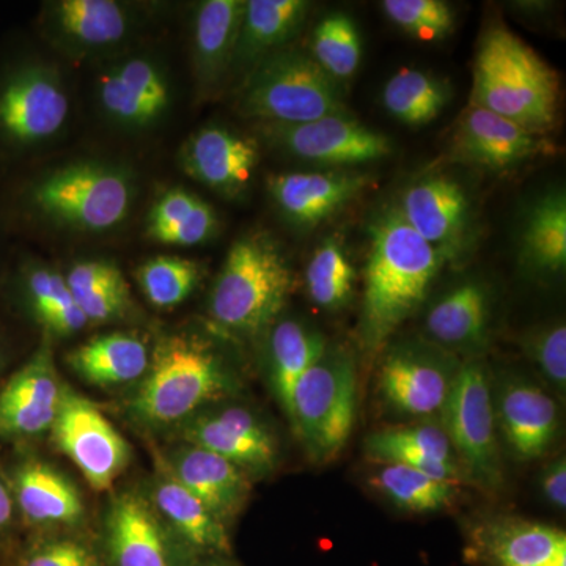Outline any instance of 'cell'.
I'll list each match as a JSON object with an SVG mask.
<instances>
[{"label": "cell", "instance_id": "obj_1", "mask_svg": "<svg viewBox=\"0 0 566 566\" xmlns=\"http://www.w3.org/2000/svg\"><path fill=\"white\" fill-rule=\"evenodd\" d=\"M368 233L360 331L365 346L376 352L422 305L447 260L406 223L398 207L378 214Z\"/></svg>", "mask_w": 566, "mask_h": 566}, {"label": "cell", "instance_id": "obj_2", "mask_svg": "<svg viewBox=\"0 0 566 566\" xmlns=\"http://www.w3.org/2000/svg\"><path fill=\"white\" fill-rule=\"evenodd\" d=\"M558 102L556 70L504 25L488 29L475 55L472 106L545 136L556 125Z\"/></svg>", "mask_w": 566, "mask_h": 566}, {"label": "cell", "instance_id": "obj_3", "mask_svg": "<svg viewBox=\"0 0 566 566\" xmlns=\"http://www.w3.org/2000/svg\"><path fill=\"white\" fill-rule=\"evenodd\" d=\"M226 365L197 338L170 335L156 345L133 415L151 424L180 422L200 406L233 392Z\"/></svg>", "mask_w": 566, "mask_h": 566}, {"label": "cell", "instance_id": "obj_4", "mask_svg": "<svg viewBox=\"0 0 566 566\" xmlns=\"http://www.w3.org/2000/svg\"><path fill=\"white\" fill-rule=\"evenodd\" d=\"M292 270L270 238L252 234L230 249L212 289V318L227 329L259 334L281 315L292 293Z\"/></svg>", "mask_w": 566, "mask_h": 566}, {"label": "cell", "instance_id": "obj_5", "mask_svg": "<svg viewBox=\"0 0 566 566\" xmlns=\"http://www.w3.org/2000/svg\"><path fill=\"white\" fill-rule=\"evenodd\" d=\"M240 109L268 125H300L346 114L337 82L300 51L275 52L256 63L241 92Z\"/></svg>", "mask_w": 566, "mask_h": 566}, {"label": "cell", "instance_id": "obj_6", "mask_svg": "<svg viewBox=\"0 0 566 566\" xmlns=\"http://www.w3.org/2000/svg\"><path fill=\"white\" fill-rule=\"evenodd\" d=\"M357 381L353 360L326 349L293 390L290 420L314 460L324 463L344 449L356 417Z\"/></svg>", "mask_w": 566, "mask_h": 566}, {"label": "cell", "instance_id": "obj_7", "mask_svg": "<svg viewBox=\"0 0 566 566\" xmlns=\"http://www.w3.org/2000/svg\"><path fill=\"white\" fill-rule=\"evenodd\" d=\"M132 199L128 178L96 164H76L59 170L33 191V202L44 214L95 232L120 223L128 214Z\"/></svg>", "mask_w": 566, "mask_h": 566}, {"label": "cell", "instance_id": "obj_8", "mask_svg": "<svg viewBox=\"0 0 566 566\" xmlns=\"http://www.w3.org/2000/svg\"><path fill=\"white\" fill-rule=\"evenodd\" d=\"M51 431L59 449L95 490H109L129 463L132 449L125 438L92 401L65 385Z\"/></svg>", "mask_w": 566, "mask_h": 566}, {"label": "cell", "instance_id": "obj_9", "mask_svg": "<svg viewBox=\"0 0 566 566\" xmlns=\"http://www.w3.org/2000/svg\"><path fill=\"white\" fill-rule=\"evenodd\" d=\"M442 415L450 446L463 458L469 474L483 485H497L501 468L495 447L494 403L482 364L458 367Z\"/></svg>", "mask_w": 566, "mask_h": 566}, {"label": "cell", "instance_id": "obj_10", "mask_svg": "<svg viewBox=\"0 0 566 566\" xmlns=\"http://www.w3.org/2000/svg\"><path fill=\"white\" fill-rule=\"evenodd\" d=\"M103 566H191L189 549L147 499L123 493L112 501L104 526Z\"/></svg>", "mask_w": 566, "mask_h": 566}, {"label": "cell", "instance_id": "obj_11", "mask_svg": "<svg viewBox=\"0 0 566 566\" xmlns=\"http://www.w3.org/2000/svg\"><path fill=\"white\" fill-rule=\"evenodd\" d=\"M264 133L283 151L322 166H357L379 161L392 150L385 134L354 120L329 115L300 125H266Z\"/></svg>", "mask_w": 566, "mask_h": 566}, {"label": "cell", "instance_id": "obj_12", "mask_svg": "<svg viewBox=\"0 0 566 566\" xmlns=\"http://www.w3.org/2000/svg\"><path fill=\"white\" fill-rule=\"evenodd\" d=\"M62 386L50 344L44 342L0 387V439L33 438L51 431Z\"/></svg>", "mask_w": 566, "mask_h": 566}, {"label": "cell", "instance_id": "obj_13", "mask_svg": "<svg viewBox=\"0 0 566 566\" xmlns=\"http://www.w3.org/2000/svg\"><path fill=\"white\" fill-rule=\"evenodd\" d=\"M406 223L446 260L463 251L471 222L464 189L444 175L420 178L406 189L398 205Z\"/></svg>", "mask_w": 566, "mask_h": 566}, {"label": "cell", "instance_id": "obj_14", "mask_svg": "<svg viewBox=\"0 0 566 566\" xmlns=\"http://www.w3.org/2000/svg\"><path fill=\"white\" fill-rule=\"evenodd\" d=\"M457 370L431 349L401 346L387 354L378 385L397 411L431 416L444 408Z\"/></svg>", "mask_w": 566, "mask_h": 566}, {"label": "cell", "instance_id": "obj_15", "mask_svg": "<svg viewBox=\"0 0 566 566\" xmlns=\"http://www.w3.org/2000/svg\"><path fill=\"white\" fill-rule=\"evenodd\" d=\"M69 99L51 74L24 70L0 88V132L18 142L46 139L62 128Z\"/></svg>", "mask_w": 566, "mask_h": 566}, {"label": "cell", "instance_id": "obj_16", "mask_svg": "<svg viewBox=\"0 0 566 566\" xmlns=\"http://www.w3.org/2000/svg\"><path fill=\"white\" fill-rule=\"evenodd\" d=\"M455 148L464 161L504 170L543 155L549 144L517 123L471 104L458 126Z\"/></svg>", "mask_w": 566, "mask_h": 566}, {"label": "cell", "instance_id": "obj_17", "mask_svg": "<svg viewBox=\"0 0 566 566\" xmlns=\"http://www.w3.org/2000/svg\"><path fill=\"white\" fill-rule=\"evenodd\" d=\"M370 177L353 172H296L270 178L279 210L300 227H315L342 210L370 185Z\"/></svg>", "mask_w": 566, "mask_h": 566}, {"label": "cell", "instance_id": "obj_18", "mask_svg": "<svg viewBox=\"0 0 566 566\" xmlns=\"http://www.w3.org/2000/svg\"><path fill=\"white\" fill-rule=\"evenodd\" d=\"M186 439L249 471H270L277 458L273 436L251 412L241 408L197 417L186 428Z\"/></svg>", "mask_w": 566, "mask_h": 566}, {"label": "cell", "instance_id": "obj_19", "mask_svg": "<svg viewBox=\"0 0 566 566\" xmlns=\"http://www.w3.org/2000/svg\"><path fill=\"white\" fill-rule=\"evenodd\" d=\"M252 140L221 126L193 134L182 150V166L192 178L223 193L243 191L259 163Z\"/></svg>", "mask_w": 566, "mask_h": 566}, {"label": "cell", "instance_id": "obj_20", "mask_svg": "<svg viewBox=\"0 0 566 566\" xmlns=\"http://www.w3.org/2000/svg\"><path fill=\"white\" fill-rule=\"evenodd\" d=\"M495 409L506 442L517 457H542L556 439L557 406L531 382L521 379L504 382Z\"/></svg>", "mask_w": 566, "mask_h": 566}, {"label": "cell", "instance_id": "obj_21", "mask_svg": "<svg viewBox=\"0 0 566 566\" xmlns=\"http://www.w3.org/2000/svg\"><path fill=\"white\" fill-rule=\"evenodd\" d=\"M475 551L490 566H566L565 532L534 521H495L476 535Z\"/></svg>", "mask_w": 566, "mask_h": 566}, {"label": "cell", "instance_id": "obj_22", "mask_svg": "<svg viewBox=\"0 0 566 566\" xmlns=\"http://www.w3.org/2000/svg\"><path fill=\"white\" fill-rule=\"evenodd\" d=\"M9 483L17 512L25 523L69 526L84 515L81 494L73 483L40 461L24 460L14 465Z\"/></svg>", "mask_w": 566, "mask_h": 566}, {"label": "cell", "instance_id": "obj_23", "mask_svg": "<svg viewBox=\"0 0 566 566\" xmlns=\"http://www.w3.org/2000/svg\"><path fill=\"white\" fill-rule=\"evenodd\" d=\"M170 474L223 524L240 512L248 499L249 483L243 469L200 447L175 453Z\"/></svg>", "mask_w": 566, "mask_h": 566}, {"label": "cell", "instance_id": "obj_24", "mask_svg": "<svg viewBox=\"0 0 566 566\" xmlns=\"http://www.w3.org/2000/svg\"><path fill=\"white\" fill-rule=\"evenodd\" d=\"M153 501L164 523L196 556H229L232 543L226 524L172 474L156 483Z\"/></svg>", "mask_w": 566, "mask_h": 566}, {"label": "cell", "instance_id": "obj_25", "mask_svg": "<svg viewBox=\"0 0 566 566\" xmlns=\"http://www.w3.org/2000/svg\"><path fill=\"white\" fill-rule=\"evenodd\" d=\"M169 96L161 71L142 59L126 62L99 84L104 109L128 126H145L161 117Z\"/></svg>", "mask_w": 566, "mask_h": 566}, {"label": "cell", "instance_id": "obj_26", "mask_svg": "<svg viewBox=\"0 0 566 566\" xmlns=\"http://www.w3.org/2000/svg\"><path fill=\"white\" fill-rule=\"evenodd\" d=\"M371 457L386 463L403 464L424 475L444 482H455L452 446L446 431L438 427L390 428L371 434L365 442Z\"/></svg>", "mask_w": 566, "mask_h": 566}, {"label": "cell", "instance_id": "obj_27", "mask_svg": "<svg viewBox=\"0 0 566 566\" xmlns=\"http://www.w3.org/2000/svg\"><path fill=\"white\" fill-rule=\"evenodd\" d=\"M490 294L479 282H464L446 293L427 316L428 335L447 348H474L486 337Z\"/></svg>", "mask_w": 566, "mask_h": 566}, {"label": "cell", "instance_id": "obj_28", "mask_svg": "<svg viewBox=\"0 0 566 566\" xmlns=\"http://www.w3.org/2000/svg\"><path fill=\"white\" fill-rule=\"evenodd\" d=\"M311 3L305 0H251L245 2L243 25L233 61L240 65L259 63L292 40L305 17Z\"/></svg>", "mask_w": 566, "mask_h": 566}, {"label": "cell", "instance_id": "obj_29", "mask_svg": "<svg viewBox=\"0 0 566 566\" xmlns=\"http://www.w3.org/2000/svg\"><path fill=\"white\" fill-rule=\"evenodd\" d=\"M69 364L91 385L120 386L147 374L150 354L139 338L117 333L81 345L70 354Z\"/></svg>", "mask_w": 566, "mask_h": 566}, {"label": "cell", "instance_id": "obj_30", "mask_svg": "<svg viewBox=\"0 0 566 566\" xmlns=\"http://www.w3.org/2000/svg\"><path fill=\"white\" fill-rule=\"evenodd\" d=\"M520 259L535 273L556 274L566 264V199L562 191L536 200L520 233Z\"/></svg>", "mask_w": 566, "mask_h": 566}, {"label": "cell", "instance_id": "obj_31", "mask_svg": "<svg viewBox=\"0 0 566 566\" xmlns=\"http://www.w3.org/2000/svg\"><path fill=\"white\" fill-rule=\"evenodd\" d=\"M245 2L208 0L197 13L193 46L200 77L207 84L218 81L233 62L243 25Z\"/></svg>", "mask_w": 566, "mask_h": 566}, {"label": "cell", "instance_id": "obj_32", "mask_svg": "<svg viewBox=\"0 0 566 566\" xmlns=\"http://www.w3.org/2000/svg\"><path fill=\"white\" fill-rule=\"evenodd\" d=\"M326 349V340L318 331L293 319L275 324L270 337L271 382L286 416L294 387L305 371L322 359Z\"/></svg>", "mask_w": 566, "mask_h": 566}, {"label": "cell", "instance_id": "obj_33", "mask_svg": "<svg viewBox=\"0 0 566 566\" xmlns=\"http://www.w3.org/2000/svg\"><path fill=\"white\" fill-rule=\"evenodd\" d=\"M449 99V85L444 81L412 69L395 73L382 91L386 111L408 126H423L436 120Z\"/></svg>", "mask_w": 566, "mask_h": 566}, {"label": "cell", "instance_id": "obj_34", "mask_svg": "<svg viewBox=\"0 0 566 566\" xmlns=\"http://www.w3.org/2000/svg\"><path fill=\"white\" fill-rule=\"evenodd\" d=\"M375 486L395 505L416 513L438 512L455 497V482L436 480L403 464L387 463L376 474Z\"/></svg>", "mask_w": 566, "mask_h": 566}, {"label": "cell", "instance_id": "obj_35", "mask_svg": "<svg viewBox=\"0 0 566 566\" xmlns=\"http://www.w3.org/2000/svg\"><path fill=\"white\" fill-rule=\"evenodd\" d=\"M55 11L66 35L92 46L117 43L128 29L125 11L111 0H63Z\"/></svg>", "mask_w": 566, "mask_h": 566}, {"label": "cell", "instance_id": "obj_36", "mask_svg": "<svg viewBox=\"0 0 566 566\" xmlns=\"http://www.w3.org/2000/svg\"><path fill=\"white\" fill-rule=\"evenodd\" d=\"M312 59L335 82L354 76L363 59V40L348 14H329L316 25Z\"/></svg>", "mask_w": 566, "mask_h": 566}, {"label": "cell", "instance_id": "obj_37", "mask_svg": "<svg viewBox=\"0 0 566 566\" xmlns=\"http://www.w3.org/2000/svg\"><path fill=\"white\" fill-rule=\"evenodd\" d=\"M356 270L342 245L335 240L324 241L305 268V289L318 307L335 311L353 296Z\"/></svg>", "mask_w": 566, "mask_h": 566}, {"label": "cell", "instance_id": "obj_38", "mask_svg": "<svg viewBox=\"0 0 566 566\" xmlns=\"http://www.w3.org/2000/svg\"><path fill=\"white\" fill-rule=\"evenodd\" d=\"M199 266L181 256L159 255L148 260L137 273L142 292L156 307L181 304L199 282Z\"/></svg>", "mask_w": 566, "mask_h": 566}, {"label": "cell", "instance_id": "obj_39", "mask_svg": "<svg viewBox=\"0 0 566 566\" xmlns=\"http://www.w3.org/2000/svg\"><path fill=\"white\" fill-rule=\"evenodd\" d=\"M381 7L398 29L416 40H444L455 25L452 7L442 0H386Z\"/></svg>", "mask_w": 566, "mask_h": 566}, {"label": "cell", "instance_id": "obj_40", "mask_svg": "<svg viewBox=\"0 0 566 566\" xmlns=\"http://www.w3.org/2000/svg\"><path fill=\"white\" fill-rule=\"evenodd\" d=\"M14 566H103L98 549L76 538L44 539L29 546Z\"/></svg>", "mask_w": 566, "mask_h": 566}, {"label": "cell", "instance_id": "obj_41", "mask_svg": "<svg viewBox=\"0 0 566 566\" xmlns=\"http://www.w3.org/2000/svg\"><path fill=\"white\" fill-rule=\"evenodd\" d=\"M25 292L31 301L33 314L44 326H48L55 315L76 303L65 279L48 270L32 271L25 281Z\"/></svg>", "mask_w": 566, "mask_h": 566}, {"label": "cell", "instance_id": "obj_42", "mask_svg": "<svg viewBox=\"0 0 566 566\" xmlns=\"http://www.w3.org/2000/svg\"><path fill=\"white\" fill-rule=\"evenodd\" d=\"M532 359L551 385L565 390L566 386V327L565 324L547 327L527 344Z\"/></svg>", "mask_w": 566, "mask_h": 566}, {"label": "cell", "instance_id": "obj_43", "mask_svg": "<svg viewBox=\"0 0 566 566\" xmlns=\"http://www.w3.org/2000/svg\"><path fill=\"white\" fill-rule=\"evenodd\" d=\"M77 305L84 312L88 323L107 322L114 316L122 315L128 308L129 292L126 282L103 286L95 292L76 297Z\"/></svg>", "mask_w": 566, "mask_h": 566}, {"label": "cell", "instance_id": "obj_44", "mask_svg": "<svg viewBox=\"0 0 566 566\" xmlns=\"http://www.w3.org/2000/svg\"><path fill=\"white\" fill-rule=\"evenodd\" d=\"M216 229V216L210 205L199 200L192 211L174 229L159 234L156 240L166 244L196 245L203 243Z\"/></svg>", "mask_w": 566, "mask_h": 566}, {"label": "cell", "instance_id": "obj_45", "mask_svg": "<svg viewBox=\"0 0 566 566\" xmlns=\"http://www.w3.org/2000/svg\"><path fill=\"white\" fill-rule=\"evenodd\" d=\"M123 281L125 279H123L120 271L114 264L107 262L77 263L70 271L69 277L65 279L66 286H69L74 300L103 289V286L114 285V283Z\"/></svg>", "mask_w": 566, "mask_h": 566}, {"label": "cell", "instance_id": "obj_46", "mask_svg": "<svg viewBox=\"0 0 566 566\" xmlns=\"http://www.w3.org/2000/svg\"><path fill=\"white\" fill-rule=\"evenodd\" d=\"M199 200L196 196L182 191V189L167 192L153 208L150 216L151 237L158 238L159 234L178 226L192 211Z\"/></svg>", "mask_w": 566, "mask_h": 566}, {"label": "cell", "instance_id": "obj_47", "mask_svg": "<svg viewBox=\"0 0 566 566\" xmlns=\"http://www.w3.org/2000/svg\"><path fill=\"white\" fill-rule=\"evenodd\" d=\"M542 490L547 501L557 509L566 506V463L564 458L546 469L542 479Z\"/></svg>", "mask_w": 566, "mask_h": 566}, {"label": "cell", "instance_id": "obj_48", "mask_svg": "<svg viewBox=\"0 0 566 566\" xmlns=\"http://www.w3.org/2000/svg\"><path fill=\"white\" fill-rule=\"evenodd\" d=\"M14 513H17V505H14L9 480L0 474V536L6 535L13 526Z\"/></svg>", "mask_w": 566, "mask_h": 566}, {"label": "cell", "instance_id": "obj_49", "mask_svg": "<svg viewBox=\"0 0 566 566\" xmlns=\"http://www.w3.org/2000/svg\"><path fill=\"white\" fill-rule=\"evenodd\" d=\"M191 566H229V565L218 564V562H212V564H203V562H199V557H197L196 560L192 562Z\"/></svg>", "mask_w": 566, "mask_h": 566}, {"label": "cell", "instance_id": "obj_50", "mask_svg": "<svg viewBox=\"0 0 566 566\" xmlns=\"http://www.w3.org/2000/svg\"><path fill=\"white\" fill-rule=\"evenodd\" d=\"M0 368H2V353H0Z\"/></svg>", "mask_w": 566, "mask_h": 566}]
</instances>
